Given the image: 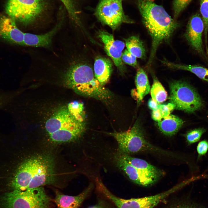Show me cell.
I'll return each mask as SVG.
<instances>
[{
    "label": "cell",
    "mask_w": 208,
    "mask_h": 208,
    "mask_svg": "<svg viewBox=\"0 0 208 208\" xmlns=\"http://www.w3.org/2000/svg\"><path fill=\"white\" fill-rule=\"evenodd\" d=\"M137 4L142 23L152 39L150 54L146 64L148 67L154 61L159 46L169 39L180 24L170 16L162 6L153 0H138Z\"/></svg>",
    "instance_id": "obj_1"
},
{
    "label": "cell",
    "mask_w": 208,
    "mask_h": 208,
    "mask_svg": "<svg viewBox=\"0 0 208 208\" xmlns=\"http://www.w3.org/2000/svg\"><path fill=\"white\" fill-rule=\"evenodd\" d=\"M54 159L38 154L24 160L17 168L9 185L12 191H23L52 184L55 180Z\"/></svg>",
    "instance_id": "obj_2"
},
{
    "label": "cell",
    "mask_w": 208,
    "mask_h": 208,
    "mask_svg": "<svg viewBox=\"0 0 208 208\" xmlns=\"http://www.w3.org/2000/svg\"><path fill=\"white\" fill-rule=\"evenodd\" d=\"M92 68L82 63L71 64L66 69L64 79L66 86L78 94L104 102L112 97V93L96 79Z\"/></svg>",
    "instance_id": "obj_3"
},
{
    "label": "cell",
    "mask_w": 208,
    "mask_h": 208,
    "mask_svg": "<svg viewBox=\"0 0 208 208\" xmlns=\"http://www.w3.org/2000/svg\"><path fill=\"white\" fill-rule=\"evenodd\" d=\"M45 128L50 140L56 143L74 141L80 138L86 129L85 122L76 120L67 107L56 111L47 120Z\"/></svg>",
    "instance_id": "obj_4"
},
{
    "label": "cell",
    "mask_w": 208,
    "mask_h": 208,
    "mask_svg": "<svg viewBox=\"0 0 208 208\" xmlns=\"http://www.w3.org/2000/svg\"><path fill=\"white\" fill-rule=\"evenodd\" d=\"M117 141L119 152L130 155L144 152L172 156L171 153L158 147L146 139L139 125L136 123L130 129L123 132L106 133Z\"/></svg>",
    "instance_id": "obj_5"
},
{
    "label": "cell",
    "mask_w": 208,
    "mask_h": 208,
    "mask_svg": "<svg viewBox=\"0 0 208 208\" xmlns=\"http://www.w3.org/2000/svg\"><path fill=\"white\" fill-rule=\"evenodd\" d=\"M51 199L40 187L0 195V208H49Z\"/></svg>",
    "instance_id": "obj_6"
},
{
    "label": "cell",
    "mask_w": 208,
    "mask_h": 208,
    "mask_svg": "<svg viewBox=\"0 0 208 208\" xmlns=\"http://www.w3.org/2000/svg\"><path fill=\"white\" fill-rule=\"evenodd\" d=\"M170 101L174 109L192 113L203 105L202 100L195 89L187 82L175 81L169 84Z\"/></svg>",
    "instance_id": "obj_7"
},
{
    "label": "cell",
    "mask_w": 208,
    "mask_h": 208,
    "mask_svg": "<svg viewBox=\"0 0 208 208\" xmlns=\"http://www.w3.org/2000/svg\"><path fill=\"white\" fill-rule=\"evenodd\" d=\"M45 5L44 0H8L6 11L9 16L27 25L39 18Z\"/></svg>",
    "instance_id": "obj_8"
},
{
    "label": "cell",
    "mask_w": 208,
    "mask_h": 208,
    "mask_svg": "<svg viewBox=\"0 0 208 208\" xmlns=\"http://www.w3.org/2000/svg\"><path fill=\"white\" fill-rule=\"evenodd\" d=\"M123 0H100L94 14L102 23L115 30L123 23H133L134 21L124 11Z\"/></svg>",
    "instance_id": "obj_9"
},
{
    "label": "cell",
    "mask_w": 208,
    "mask_h": 208,
    "mask_svg": "<svg viewBox=\"0 0 208 208\" xmlns=\"http://www.w3.org/2000/svg\"><path fill=\"white\" fill-rule=\"evenodd\" d=\"M204 25L200 15L193 14L190 18L187 25L184 36L192 49L208 63V57L204 50L202 36Z\"/></svg>",
    "instance_id": "obj_10"
},
{
    "label": "cell",
    "mask_w": 208,
    "mask_h": 208,
    "mask_svg": "<svg viewBox=\"0 0 208 208\" xmlns=\"http://www.w3.org/2000/svg\"><path fill=\"white\" fill-rule=\"evenodd\" d=\"M176 191L173 187L161 193L140 198L126 199L114 196L112 202L117 208H153Z\"/></svg>",
    "instance_id": "obj_11"
},
{
    "label": "cell",
    "mask_w": 208,
    "mask_h": 208,
    "mask_svg": "<svg viewBox=\"0 0 208 208\" xmlns=\"http://www.w3.org/2000/svg\"><path fill=\"white\" fill-rule=\"evenodd\" d=\"M98 36L104 44L107 54L112 60L118 68L123 72L125 67L121 59L122 51L125 47L123 42L115 40L113 35L104 30L100 31Z\"/></svg>",
    "instance_id": "obj_12"
},
{
    "label": "cell",
    "mask_w": 208,
    "mask_h": 208,
    "mask_svg": "<svg viewBox=\"0 0 208 208\" xmlns=\"http://www.w3.org/2000/svg\"><path fill=\"white\" fill-rule=\"evenodd\" d=\"M119 152L123 157L135 168L142 176L152 181L154 183L164 176L165 173L164 171L145 160Z\"/></svg>",
    "instance_id": "obj_13"
},
{
    "label": "cell",
    "mask_w": 208,
    "mask_h": 208,
    "mask_svg": "<svg viewBox=\"0 0 208 208\" xmlns=\"http://www.w3.org/2000/svg\"><path fill=\"white\" fill-rule=\"evenodd\" d=\"M24 34L17 27L14 19L10 16L0 17V38L12 43L23 45Z\"/></svg>",
    "instance_id": "obj_14"
},
{
    "label": "cell",
    "mask_w": 208,
    "mask_h": 208,
    "mask_svg": "<svg viewBox=\"0 0 208 208\" xmlns=\"http://www.w3.org/2000/svg\"><path fill=\"white\" fill-rule=\"evenodd\" d=\"M114 159L118 168L122 171L133 183L144 186L154 184L152 181L142 176L135 168L128 163L118 151L114 155Z\"/></svg>",
    "instance_id": "obj_15"
},
{
    "label": "cell",
    "mask_w": 208,
    "mask_h": 208,
    "mask_svg": "<svg viewBox=\"0 0 208 208\" xmlns=\"http://www.w3.org/2000/svg\"><path fill=\"white\" fill-rule=\"evenodd\" d=\"M60 26L61 25L59 24L52 30L41 35L24 33L23 45L36 47H49L51 45L53 36Z\"/></svg>",
    "instance_id": "obj_16"
},
{
    "label": "cell",
    "mask_w": 208,
    "mask_h": 208,
    "mask_svg": "<svg viewBox=\"0 0 208 208\" xmlns=\"http://www.w3.org/2000/svg\"><path fill=\"white\" fill-rule=\"evenodd\" d=\"M90 185L83 192L76 196L66 195L57 193L55 202L58 208H78L89 194L92 188Z\"/></svg>",
    "instance_id": "obj_17"
},
{
    "label": "cell",
    "mask_w": 208,
    "mask_h": 208,
    "mask_svg": "<svg viewBox=\"0 0 208 208\" xmlns=\"http://www.w3.org/2000/svg\"><path fill=\"white\" fill-rule=\"evenodd\" d=\"M111 61L105 57H99L95 61L94 70L95 77L100 83L104 86L109 81L112 70Z\"/></svg>",
    "instance_id": "obj_18"
},
{
    "label": "cell",
    "mask_w": 208,
    "mask_h": 208,
    "mask_svg": "<svg viewBox=\"0 0 208 208\" xmlns=\"http://www.w3.org/2000/svg\"><path fill=\"white\" fill-rule=\"evenodd\" d=\"M135 81L136 89L132 90V94L138 102L139 103L150 91V86L147 76L141 67L138 68Z\"/></svg>",
    "instance_id": "obj_19"
},
{
    "label": "cell",
    "mask_w": 208,
    "mask_h": 208,
    "mask_svg": "<svg viewBox=\"0 0 208 208\" xmlns=\"http://www.w3.org/2000/svg\"><path fill=\"white\" fill-rule=\"evenodd\" d=\"M183 123V120L181 118L170 114L158 121L157 126L159 130L164 134L171 136L176 133Z\"/></svg>",
    "instance_id": "obj_20"
},
{
    "label": "cell",
    "mask_w": 208,
    "mask_h": 208,
    "mask_svg": "<svg viewBox=\"0 0 208 208\" xmlns=\"http://www.w3.org/2000/svg\"><path fill=\"white\" fill-rule=\"evenodd\" d=\"M161 62L171 68L188 71L195 74L199 78L208 82V69L197 65H187L176 64L162 60Z\"/></svg>",
    "instance_id": "obj_21"
},
{
    "label": "cell",
    "mask_w": 208,
    "mask_h": 208,
    "mask_svg": "<svg viewBox=\"0 0 208 208\" xmlns=\"http://www.w3.org/2000/svg\"><path fill=\"white\" fill-rule=\"evenodd\" d=\"M127 49L136 57L145 58L146 50L143 42L136 36H131L125 40Z\"/></svg>",
    "instance_id": "obj_22"
},
{
    "label": "cell",
    "mask_w": 208,
    "mask_h": 208,
    "mask_svg": "<svg viewBox=\"0 0 208 208\" xmlns=\"http://www.w3.org/2000/svg\"><path fill=\"white\" fill-rule=\"evenodd\" d=\"M152 99L158 104L165 101L167 97V92L161 83L155 78L150 90Z\"/></svg>",
    "instance_id": "obj_23"
},
{
    "label": "cell",
    "mask_w": 208,
    "mask_h": 208,
    "mask_svg": "<svg viewBox=\"0 0 208 208\" xmlns=\"http://www.w3.org/2000/svg\"><path fill=\"white\" fill-rule=\"evenodd\" d=\"M67 108L70 114L77 120L85 122L86 113L83 103L75 101L69 103Z\"/></svg>",
    "instance_id": "obj_24"
},
{
    "label": "cell",
    "mask_w": 208,
    "mask_h": 208,
    "mask_svg": "<svg viewBox=\"0 0 208 208\" xmlns=\"http://www.w3.org/2000/svg\"><path fill=\"white\" fill-rule=\"evenodd\" d=\"M200 12L204 25V34L206 52L208 55V0H200Z\"/></svg>",
    "instance_id": "obj_25"
},
{
    "label": "cell",
    "mask_w": 208,
    "mask_h": 208,
    "mask_svg": "<svg viewBox=\"0 0 208 208\" xmlns=\"http://www.w3.org/2000/svg\"><path fill=\"white\" fill-rule=\"evenodd\" d=\"M64 5L69 16L75 22L79 23L78 12L76 8L75 0H60Z\"/></svg>",
    "instance_id": "obj_26"
},
{
    "label": "cell",
    "mask_w": 208,
    "mask_h": 208,
    "mask_svg": "<svg viewBox=\"0 0 208 208\" xmlns=\"http://www.w3.org/2000/svg\"><path fill=\"white\" fill-rule=\"evenodd\" d=\"M205 131L204 128H199L188 131L185 136L188 144L190 145L198 141Z\"/></svg>",
    "instance_id": "obj_27"
},
{
    "label": "cell",
    "mask_w": 208,
    "mask_h": 208,
    "mask_svg": "<svg viewBox=\"0 0 208 208\" xmlns=\"http://www.w3.org/2000/svg\"><path fill=\"white\" fill-rule=\"evenodd\" d=\"M192 0H173L172 8L174 19L176 20L181 13L187 7Z\"/></svg>",
    "instance_id": "obj_28"
},
{
    "label": "cell",
    "mask_w": 208,
    "mask_h": 208,
    "mask_svg": "<svg viewBox=\"0 0 208 208\" xmlns=\"http://www.w3.org/2000/svg\"><path fill=\"white\" fill-rule=\"evenodd\" d=\"M121 59L125 63L135 68L139 67L137 57L127 49H125L122 53Z\"/></svg>",
    "instance_id": "obj_29"
},
{
    "label": "cell",
    "mask_w": 208,
    "mask_h": 208,
    "mask_svg": "<svg viewBox=\"0 0 208 208\" xmlns=\"http://www.w3.org/2000/svg\"><path fill=\"white\" fill-rule=\"evenodd\" d=\"M160 112L162 118L170 114L171 112L174 109V105L171 103L167 104H159L157 108Z\"/></svg>",
    "instance_id": "obj_30"
},
{
    "label": "cell",
    "mask_w": 208,
    "mask_h": 208,
    "mask_svg": "<svg viewBox=\"0 0 208 208\" xmlns=\"http://www.w3.org/2000/svg\"><path fill=\"white\" fill-rule=\"evenodd\" d=\"M208 149V142L203 140L200 142L197 147V150L198 156H200L205 155Z\"/></svg>",
    "instance_id": "obj_31"
},
{
    "label": "cell",
    "mask_w": 208,
    "mask_h": 208,
    "mask_svg": "<svg viewBox=\"0 0 208 208\" xmlns=\"http://www.w3.org/2000/svg\"><path fill=\"white\" fill-rule=\"evenodd\" d=\"M152 117L153 119L157 122L160 120L162 118V116L159 109L153 111L152 113Z\"/></svg>",
    "instance_id": "obj_32"
},
{
    "label": "cell",
    "mask_w": 208,
    "mask_h": 208,
    "mask_svg": "<svg viewBox=\"0 0 208 208\" xmlns=\"http://www.w3.org/2000/svg\"><path fill=\"white\" fill-rule=\"evenodd\" d=\"M159 104L152 98L150 99L148 101V105L149 108L153 111L156 110Z\"/></svg>",
    "instance_id": "obj_33"
},
{
    "label": "cell",
    "mask_w": 208,
    "mask_h": 208,
    "mask_svg": "<svg viewBox=\"0 0 208 208\" xmlns=\"http://www.w3.org/2000/svg\"><path fill=\"white\" fill-rule=\"evenodd\" d=\"M3 95L0 96V108L3 106L7 102V100Z\"/></svg>",
    "instance_id": "obj_34"
},
{
    "label": "cell",
    "mask_w": 208,
    "mask_h": 208,
    "mask_svg": "<svg viewBox=\"0 0 208 208\" xmlns=\"http://www.w3.org/2000/svg\"><path fill=\"white\" fill-rule=\"evenodd\" d=\"M175 208H198L194 206L187 205H184L179 206Z\"/></svg>",
    "instance_id": "obj_35"
},
{
    "label": "cell",
    "mask_w": 208,
    "mask_h": 208,
    "mask_svg": "<svg viewBox=\"0 0 208 208\" xmlns=\"http://www.w3.org/2000/svg\"><path fill=\"white\" fill-rule=\"evenodd\" d=\"M89 208H104L102 207L99 205H96V206H94L91 207Z\"/></svg>",
    "instance_id": "obj_36"
}]
</instances>
